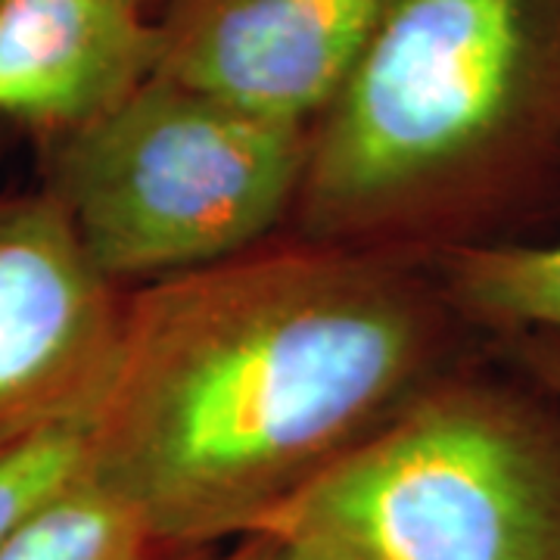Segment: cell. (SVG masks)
<instances>
[{
	"mask_svg": "<svg viewBox=\"0 0 560 560\" xmlns=\"http://www.w3.org/2000/svg\"><path fill=\"white\" fill-rule=\"evenodd\" d=\"M160 25L125 0H0V119L62 138L150 79Z\"/></svg>",
	"mask_w": 560,
	"mask_h": 560,
	"instance_id": "cell-7",
	"label": "cell"
},
{
	"mask_svg": "<svg viewBox=\"0 0 560 560\" xmlns=\"http://www.w3.org/2000/svg\"><path fill=\"white\" fill-rule=\"evenodd\" d=\"M275 545L278 541L271 539V536H246V539H237V545L228 548L224 555H215V558L209 560H271Z\"/></svg>",
	"mask_w": 560,
	"mask_h": 560,
	"instance_id": "cell-12",
	"label": "cell"
},
{
	"mask_svg": "<svg viewBox=\"0 0 560 560\" xmlns=\"http://www.w3.org/2000/svg\"><path fill=\"white\" fill-rule=\"evenodd\" d=\"M271 560H349L342 551L315 539H275Z\"/></svg>",
	"mask_w": 560,
	"mask_h": 560,
	"instance_id": "cell-11",
	"label": "cell"
},
{
	"mask_svg": "<svg viewBox=\"0 0 560 560\" xmlns=\"http://www.w3.org/2000/svg\"><path fill=\"white\" fill-rule=\"evenodd\" d=\"M94 399L0 430V545L94 464Z\"/></svg>",
	"mask_w": 560,
	"mask_h": 560,
	"instance_id": "cell-9",
	"label": "cell"
},
{
	"mask_svg": "<svg viewBox=\"0 0 560 560\" xmlns=\"http://www.w3.org/2000/svg\"><path fill=\"white\" fill-rule=\"evenodd\" d=\"M128 7H135L138 13H143V16H150V7L156 3V0H125Z\"/></svg>",
	"mask_w": 560,
	"mask_h": 560,
	"instance_id": "cell-14",
	"label": "cell"
},
{
	"mask_svg": "<svg viewBox=\"0 0 560 560\" xmlns=\"http://www.w3.org/2000/svg\"><path fill=\"white\" fill-rule=\"evenodd\" d=\"M200 555L153 536L94 467L0 545V560H200Z\"/></svg>",
	"mask_w": 560,
	"mask_h": 560,
	"instance_id": "cell-8",
	"label": "cell"
},
{
	"mask_svg": "<svg viewBox=\"0 0 560 560\" xmlns=\"http://www.w3.org/2000/svg\"><path fill=\"white\" fill-rule=\"evenodd\" d=\"M448 275L464 302L489 320L560 330V241L541 246H467Z\"/></svg>",
	"mask_w": 560,
	"mask_h": 560,
	"instance_id": "cell-10",
	"label": "cell"
},
{
	"mask_svg": "<svg viewBox=\"0 0 560 560\" xmlns=\"http://www.w3.org/2000/svg\"><path fill=\"white\" fill-rule=\"evenodd\" d=\"M352 560H560V445L489 396L381 423L261 523Z\"/></svg>",
	"mask_w": 560,
	"mask_h": 560,
	"instance_id": "cell-4",
	"label": "cell"
},
{
	"mask_svg": "<svg viewBox=\"0 0 560 560\" xmlns=\"http://www.w3.org/2000/svg\"><path fill=\"white\" fill-rule=\"evenodd\" d=\"M119 324L60 200H0V430L94 399Z\"/></svg>",
	"mask_w": 560,
	"mask_h": 560,
	"instance_id": "cell-5",
	"label": "cell"
},
{
	"mask_svg": "<svg viewBox=\"0 0 560 560\" xmlns=\"http://www.w3.org/2000/svg\"><path fill=\"white\" fill-rule=\"evenodd\" d=\"M539 371H545V377H548L551 386L560 393V352H548V355H541Z\"/></svg>",
	"mask_w": 560,
	"mask_h": 560,
	"instance_id": "cell-13",
	"label": "cell"
},
{
	"mask_svg": "<svg viewBox=\"0 0 560 560\" xmlns=\"http://www.w3.org/2000/svg\"><path fill=\"white\" fill-rule=\"evenodd\" d=\"M308 131L153 72L97 119L54 138V184L109 283L231 261L302 187Z\"/></svg>",
	"mask_w": 560,
	"mask_h": 560,
	"instance_id": "cell-3",
	"label": "cell"
},
{
	"mask_svg": "<svg viewBox=\"0 0 560 560\" xmlns=\"http://www.w3.org/2000/svg\"><path fill=\"white\" fill-rule=\"evenodd\" d=\"M420 355L418 305L355 261L231 259L160 280L121 308L91 467L175 548L256 536L381 427Z\"/></svg>",
	"mask_w": 560,
	"mask_h": 560,
	"instance_id": "cell-1",
	"label": "cell"
},
{
	"mask_svg": "<svg viewBox=\"0 0 560 560\" xmlns=\"http://www.w3.org/2000/svg\"><path fill=\"white\" fill-rule=\"evenodd\" d=\"M349 560H352V558H349Z\"/></svg>",
	"mask_w": 560,
	"mask_h": 560,
	"instance_id": "cell-15",
	"label": "cell"
},
{
	"mask_svg": "<svg viewBox=\"0 0 560 560\" xmlns=\"http://www.w3.org/2000/svg\"><path fill=\"white\" fill-rule=\"evenodd\" d=\"M308 140L302 187L359 219L560 128V0H386Z\"/></svg>",
	"mask_w": 560,
	"mask_h": 560,
	"instance_id": "cell-2",
	"label": "cell"
},
{
	"mask_svg": "<svg viewBox=\"0 0 560 560\" xmlns=\"http://www.w3.org/2000/svg\"><path fill=\"white\" fill-rule=\"evenodd\" d=\"M386 0H178L160 25V75L265 119H318Z\"/></svg>",
	"mask_w": 560,
	"mask_h": 560,
	"instance_id": "cell-6",
	"label": "cell"
}]
</instances>
